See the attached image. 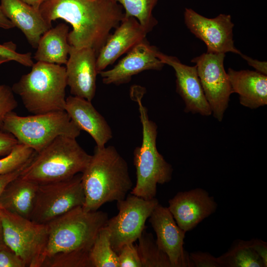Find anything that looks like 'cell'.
Listing matches in <instances>:
<instances>
[{
    "instance_id": "4316f807",
    "label": "cell",
    "mask_w": 267,
    "mask_h": 267,
    "mask_svg": "<svg viewBox=\"0 0 267 267\" xmlns=\"http://www.w3.org/2000/svg\"><path fill=\"white\" fill-rule=\"evenodd\" d=\"M125 10L126 17H133L149 33L158 21L153 15V10L158 0H114Z\"/></svg>"
},
{
    "instance_id": "d6a6232c",
    "label": "cell",
    "mask_w": 267,
    "mask_h": 267,
    "mask_svg": "<svg viewBox=\"0 0 267 267\" xmlns=\"http://www.w3.org/2000/svg\"><path fill=\"white\" fill-rule=\"evenodd\" d=\"M0 267H25L20 258L6 245L0 248Z\"/></svg>"
},
{
    "instance_id": "cb8c5ba5",
    "label": "cell",
    "mask_w": 267,
    "mask_h": 267,
    "mask_svg": "<svg viewBox=\"0 0 267 267\" xmlns=\"http://www.w3.org/2000/svg\"><path fill=\"white\" fill-rule=\"evenodd\" d=\"M219 259L222 267H265L262 259L251 247L250 241L235 242Z\"/></svg>"
},
{
    "instance_id": "d590c367",
    "label": "cell",
    "mask_w": 267,
    "mask_h": 267,
    "mask_svg": "<svg viewBox=\"0 0 267 267\" xmlns=\"http://www.w3.org/2000/svg\"><path fill=\"white\" fill-rule=\"evenodd\" d=\"M240 56L247 61L250 66L253 67L256 71L265 75H267V62L266 61H260L242 53Z\"/></svg>"
},
{
    "instance_id": "ab89813d",
    "label": "cell",
    "mask_w": 267,
    "mask_h": 267,
    "mask_svg": "<svg viewBox=\"0 0 267 267\" xmlns=\"http://www.w3.org/2000/svg\"><path fill=\"white\" fill-rule=\"evenodd\" d=\"M6 244H5L3 238L2 223L0 219V248L3 247Z\"/></svg>"
},
{
    "instance_id": "83f0119b",
    "label": "cell",
    "mask_w": 267,
    "mask_h": 267,
    "mask_svg": "<svg viewBox=\"0 0 267 267\" xmlns=\"http://www.w3.org/2000/svg\"><path fill=\"white\" fill-rule=\"evenodd\" d=\"M36 153L31 148L19 143L9 154L0 158V176L26 167Z\"/></svg>"
},
{
    "instance_id": "44dd1931",
    "label": "cell",
    "mask_w": 267,
    "mask_h": 267,
    "mask_svg": "<svg viewBox=\"0 0 267 267\" xmlns=\"http://www.w3.org/2000/svg\"><path fill=\"white\" fill-rule=\"evenodd\" d=\"M227 76L233 93L239 96L240 103L250 109L267 104V76L255 71H236L229 68Z\"/></svg>"
},
{
    "instance_id": "ffe728a7",
    "label": "cell",
    "mask_w": 267,
    "mask_h": 267,
    "mask_svg": "<svg viewBox=\"0 0 267 267\" xmlns=\"http://www.w3.org/2000/svg\"><path fill=\"white\" fill-rule=\"evenodd\" d=\"M0 5L6 17L22 32L30 45L36 48L42 35L51 28L40 9L21 0H0Z\"/></svg>"
},
{
    "instance_id": "9a60e30c",
    "label": "cell",
    "mask_w": 267,
    "mask_h": 267,
    "mask_svg": "<svg viewBox=\"0 0 267 267\" xmlns=\"http://www.w3.org/2000/svg\"><path fill=\"white\" fill-rule=\"evenodd\" d=\"M156 55L164 64L171 66L175 70L176 90L184 102V111L202 116L211 115L212 110L200 83L196 65H185L177 57L159 50Z\"/></svg>"
},
{
    "instance_id": "277c9868",
    "label": "cell",
    "mask_w": 267,
    "mask_h": 267,
    "mask_svg": "<svg viewBox=\"0 0 267 267\" xmlns=\"http://www.w3.org/2000/svg\"><path fill=\"white\" fill-rule=\"evenodd\" d=\"M67 86L64 66L37 61L11 88L29 112L41 114L64 111Z\"/></svg>"
},
{
    "instance_id": "ac0fdd59",
    "label": "cell",
    "mask_w": 267,
    "mask_h": 267,
    "mask_svg": "<svg viewBox=\"0 0 267 267\" xmlns=\"http://www.w3.org/2000/svg\"><path fill=\"white\" fill-rule=\"evenodd\" d=\"M147 33L136 19L125 16L97 55L96 67L98 73L136 44L145 40Z\"/></svg>"
},
{
    "instance_id": "7402d4cb",
    "label": "cell",
    "mask_w": 267,
    "mask_h": 267,
    "mask_svg": "<svg viewBox=\"0 0 267 267\" xmlns=\"http://www.w3.org/2000/svg\"><path fill=\"white\" fill-rule=\"evenodd\" d=\"M39 184L20 176L10 181L0 197V208L23 218L30 219Z\"/></svg>"
},
{
    "instance_id": "8d00e7d4",
    "label": "cell",
    "mask_w": 267,
    "mask_h": 267,
    "mask_svg": "<svg viewBox=\"0 0 267 267\" xmlns=\"http://www.w3.org/2000/svg\"><path fill=\"white\" fill-rule=\"evenodd\" d=\"M25 167L11 173L0 176V197L5 186L12 179L19 176Z\"/></svg>"
},
{
    "instance_id": "74e56055",
    "label": "cell",
    "mask_w": 267,
    "mask_h": 267,
    "mask_svg": "<svg viewBox=\"0 0 267 267\" xmlns=\"http://www.w3.org/2000/svg\"><path fill=\"white\" fill-rule=\"evenodd\" d=\"M13 27L14 25L4 15L0 5V28L7 30Z\"/></svg>"
},
{
    "instance_id": "f35d334b",
    "label": "cell",
    "mask_w": 267,
    "mask_h": 267,
    "mask_svg": "<svg viewBox=\"0 0 267 267\" xmlns=\"http://www.w3.org/2000/svg\"><path fill=\"white\" fill-rule=\"evenodd\" d=\"M24 2L33 6L36 9H40L41 5L47 0H21Z\"/></svg>"
},
{
    "instance_id": "52a82bcc",
    "label": "cell",
    "mask_w": 267,
    "mask_h": 267,
    "mask_svg": "<svg viewBox=\"0 0 267 267\" xmlns=\"http://www.w3.org/2000/svg\"><path fill=\"white\" fill-rule=\"evenodd\" d=\"M0 129L36 153L59 136L76 138L81 132L65 110L28 116L11 111L5 116Z\"/></svg>"
},
{
    "instance_id": "7c38bea8",
    "label": "cell",
    "mask_w": 267,
    "mask_h": 267,
    "mask_svg": "<svg viewBox=\"0 0 267 267\" xmlns=\"http://www.w3.org/2000/svg\"><path fill=\"white\" fill-rule=\"evenodd\" d=\"M184 19L186 26L196 38L207 46V52L242 53L234 46L233 39L234 24L230 14H220L216 17H205L190 8H185Z\"/></svg>"
},
{
    "instance_id": "d6986e66",
    "label": "cell",
    "mask_w": 267,
    "mask_h": 267,
    "mask_svg": "<svg viewBox=\"0 0 267 267\" xmlns=\"http://www.w3.org/2000/svg\"><path fill=\"white\" fill-rule=\"evenodd\" d=\"M64 110L80 129L88 133L97 146L102 147L112 137L110 126L91 101L70 95L66 98Z\"/></svg>"
},
{
    "instance_id": "30bf717a",
    "label": "cell",
    "mask_w": 267,
    "mask_h": 267,
    "mask_svg": "<svg viewBox=\"0 0 267 267\" xmlns=\"http://www.w3.org/2000/svg\"><path fill=\"white\" fill-rule=\"evenodd\" d=\"M159 204L156 198L145 200L133 194L117 201L118 214L108 220L105 226L111 246L117 254L121 247L136 241L145 229V222Z\"/></svg>"
},
{
    "instance_id": "5b68a950",
    "label": "cell",
    "mask_w": 267,
    "mask_h": 267,
    "mask_svg": "<svg viewBox=\"0 0 267 267\" xmlns=\"http://www.w3.org/2000/svg\"><path fill=\"white\" fill-rule=\"evenodd\" d=\"M91 157L76 138L59 136L36 153L20 177L39 184L67 179L82 173Z\"/></svg>"
},
{
    "instance_id": "5bb4252c",
    "label": "cell",
    "mask_w": 267,
    "mask_h": 267,
    "mask_svg": "<svg viewBox=\"0 0 267 267\" xmlns=\"http://www.w3.org/2000/svg\"><path fill=\"white\" fill-rule=\"evenodd\" d=\"M217 206L213 197L197 188L177 193L169 200L168 208L178 226L186 232L213 214Z\"/></svg>"
},
{
    "instance_id": "3957f363",
    "label": "cell",
    "mask_w": 267,
    "mask_h": 267,
    "mask_svg": "<svg viewBox=\"0 0 267 267\" xmlns=\"http://www.w3.org/2000/svg\"><path fill=\"white\" fill-rule=\"evenodd\" d=\"M81 174L85 197L83 208L87 211L124 199L133 187L127 163L113 146H96Z\"/></svg>"
},
{
    "instance_id": "484cf974",
    "label": "cell",
    "mask_w": 267,
    "mask_h": 267,
    "mask_svg": "<svg viewBox=\"0 0 267 267\" xmlns=\"http://www.w3.org/2000/svg\"><path fill=\"white\" fill-rule=\"evenodd\" d=\"M92 267H120L118 254L113 249L109 232L105 226L99 231L89 251Z\"/></svg>"
},
{
    "instance_id": "1f68e13d",
    "label": "cell",
    "mask_w": 267,
    "mask_h": 267,
    "mask_svg": "<svg viewBox=\"0 0 267 267\" xmlns=\"http://www.w3.org/2000/svg\"><path fill=\"white\" fill-rule=\"evenodd\" d=\"M189 254L193 267H222L219 257H215L208 253L197 251Z\"/></svg>"
},
{
    "instance_id": "9c48e42d",
    "label": "cell",
    "mask_w": 267,
    "mask_h": 267,
    "mask_svg": "<svg viewBox=\"0 0 267 267\" xmlns=\"http://www.w3.org/2000/svg\"><path fill=\"white\" fill-rule=\"evenodd\" d=\"M85 201L82 174L63 180L39 184L30 220L46 224Z\"/></svg>"
},
{
    "instance_id": "6da1fadb",
    "label": "cell",
    "mask_w": 267,
    "mask_h": 267,
    "mask_svg": "<svg viewBox=\"0 0 267 267\" xmlns=\"http://www.w3.org/2000/svg\"><path fill=\"white\" fill-rule=\"evenodd\" d=\"M108 220L105 212L78 206L47 223L41 267H92L89 251Z\"/></svg>"
},
{
    "instance_id": "d4e9b609",
    "label": "cell",
    "mask_w": 267,
    "mask_h": 267,
    "mask_svg": "<svg viewBox=\"0 0 267 267\" xmlns=\"http://www.w3.org/2000/svg\"><path fill=\"white\" fill-rule=\"evenodd\" d=\"M145 229L136 248L142 267H172L167 254L157 245L152 234Z\"/></svg>"
},
{
    "instance_id": "2e32d148",
    "label": "cell",
    "mask_w": 267,
    "mask_h": 267,
    "mask_svg": "<svg viewBox=\"0 0 267 267\" xmlns=\"http://www.w3.org/2000/svg\"><path fill=\"white\" fill-rule=\"evenodd\" d=\"M157 48L145 40L133 47L111 69L98 72L106 85H119L129 82L132 77L142 71L160 70L164 64L157 57Z\"/></svg>"
},
{
    "instance_id": "836d02e7",
    "label": "cell",
    "mask_w": 267,
    "mask_h": 267,
    "mask_svg": "<svg viewBox=\"0 0 267 267\" xmlns=\"http://www.w3.org/2000/svg\"><path fill=\"white\" fill-rule=\"evenodd\" d=\"M18 143L17 139L12 134L0 130V157L9 154Z\"/></svg>"
},
{
    "instance_id": "f1b7e54d",
    "label": "cell",
    "mask_w": 267,
    "mask_h": 267,
    "mask_svg": "<svg viewBox=\"0 0 267 267\" xmlns=\"http://www.w3.org/2000/svg\"><path fill=\"white\" fill-rule=\"evenodd\" d=\"M16 44L12 42L0 44V55L9 61H15L24 66L32 67L34 63L31 53H19L16 51Z\"/></svg>"
},
{
    "instance_id": "60d3db41",
    "label": "cell",
    "mask_w": 267,
    "mask_h": 267,
    "mask_svg": "<svg viewBox=\"0 0 267 267\" xmlns=\"http://www.w3.org/2000/svg\"><path fill=\"white\" fill-rule=\"evenodd\" d=\"M8 61H10L8 59L0 55V64L2 63L8 62Z\"/></svg>"
},
{
    "instance_id": "8992f818",
    "label": "cell",
    "mask_w": 267,
    "mask_h": 267,
    "mask_svg": "<svg viewBox=\"0 0 267 267\" xmlns=\"http://www.w3.org/2000/svg\"><path fill=\"white\" fill-rule=\"evenodd\" d=\"M133 97L138 103L142 125V140L141 146L134 151V164L136 169V180L131 193L145 200L155 198L158 184L171 181L173 169L156 147L157 126L149 119L147 110L141 102L142 92L136 91Z\"/></svg>"
},
{
    "instance_id": "f546056e",
    "label": "cell",
    "mask_w": 267,
    "mask_h": 267,
    "mask_svg": "<svg viewBox=\"0 0 267 267\" xmlns=\"http://www.w3.org/2000/svg\"><path fill=\"white\" fill-rule=\"evenodd\" d=\"M17 106L11 87L6 85H0V129L5 116Z\"/></svg>"
},
{
    "instance_id": "7a4b0ae2",
    "label": "cell",
    "mask_w": 267,
    "mask_h": 267,
    "mask_svg": "<svg viewBox=\"0 0 267 267\" xmlns=\"http://www.w3.org/2000/svg\"><path fill=\"white\" fill-rule=\"evenodd\" d=\"M40 11L49 24L62 19L70 24L69 44L75 48L89 47L97 55L110 32L125 17L122 6L114 0H47Z\"/></svg>"
},
{
    "instance_id": "4dcf8cb0",
    "label": "cell",
    "mask_w": 267,
    "mask_h": 267,
    "mask_svg": "<svg viewBox=\"0 0 267 267\" xmlns=\"http://www.w3.org/2000/svg\"><path fill=\"white\" fill-rule=\"evenodd\" d=\"M118 257L120 267H142L136 247L134 243L123 245Z\"/></svg>"
},
{
    "instance_id": "4fadbf2b",
    "label": "cell",
    "mask_w": 267,
    "mask_h": 267,
    "mask_svg": "<svg viewBox=\"0 0 267 267\" xmlns=\"http://www.w3.org/2000/svg\"><path fill=\"white\" fill-rule=\"evenodd\" d=\"M149 218L156 243L167 254L172 267H193L189 254L183 248L186 232L178 226L168 207L159 203Z\"/></svg>"
},
{
    "instance_id": "ba28073f",
    "label": "cell",
    "mask_w": 267,
    "mask_h": 267,
    "mask_svg": "<svg viewBox=\"0 0 267 267\" xmlns=\"http://www.w3.org/2000/svg\"><path fill=\"white\" fill-rule=\"evenodd\" d=\"M5 244L22 260L25 267H41V258L47 239L46 224L0 208Z\"/></svg>"
},
{
    "instance_id": "e575fe53",
    "label": "cell",
    "mask_w": 267,
    "mask_h": 267,
    "mask_svg": "<svg viewBox=\"0 0 267 267\" xmlns=\"http://www.w3.org/2000/svg\"><path fill=\"white\" fill-rule=\"evenodd\" d=\"M250 241L251 247L262 259L265 267H267V243L260 239H253Z\"/></svg>"
},
{
    "instance_id": "603a6c76",
    "label": "cell",
    "mask_w": 267,
    "mask_h": 267,
    "mask_svg": "<svg viewBox=\"0 0 267 267\" xmlns=\"http://www.w3.org/2000/svg\"><path fill=\"white\" fill-rule=\"evenodd\" d=\"M68 26L63 23L46 31L40 39L34 58L39 62L66 64L71 47Z\"/></svg>"
},
{
    "instance_id": "8fae6325",
    "label": "cell",
    "mask_w": 267,
    "mask_h": 267,
    "mask_svg": "<svg viewBox=\"0 0 267 267\" xmlns=\"http://www.w3.org/2000/svg\"><path fill=\"white\" fill-rule=\"evenodd\" d=\"M225 53L206 52L193 58L198 75L213 116L219 122L223 118L233 93L224 65Z\"/></svg>"
},
{
    "instance_id": "e0dca14e",
    "label": "cell",
    "mask_w": 267,
    "mask_h": 267,
    "mask_svg": "<svg viewBox=\"0 0 267 267\" xmlns=\"http://www.w3.org/2000/svg\"><path fill=\"white\" fill-rule=\"evenodd\" d=\"M66 65L67 85L71 93L91 101L96 91L98 72L96 67L97 54L89 47L71 46Z\"/></svg>"
}]
</instances>
